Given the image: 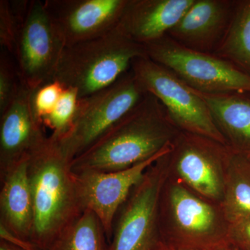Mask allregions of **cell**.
<instances>
[{
    "label": "cell",
    "mask_w": 250,
    "mask_h": 250,
    "mask_svg": "<svg viewBox=\"0 0 250 250\" xmlns=\"http://www.w3.org/2000/svg\"><path fill=\"white\" fill-rule=\"evenodd\" d=\"M0 250H22L17 247L10 244L7 242L0 240Z\"/></svg>",
    "instance_id": "obj_28"
},
{
    "label": "cell",
    "mask_w": 250,
    "mask_h": 250,
    "mask_svg": "<svg viewBox=\"0 0 250 250\" xmlns=\"http://www.w3.org/2000/svg\"><path fill=\"white\" fill-rule=\"evenodd\" d=\"M221 207L186 187L169 172L159 204V229L172 250H200L229 243Z\"/></svg>",
    "instance_id": "obj_3"
},
{
    "label": "cell",
    "mask_w": 250,
    "mask_h": 250,
    "mask_svg": "<svg viewBox=\"0 0 250 250\" xmlns=\"http://www.w3.org/2000/svg\"><path fill=\"white\" fill-rule=\"evenodd\" d=\"M130 69L145 91L160 102L169 120L179 131L228 146L201 94L173 72L148 57L134 59Z\"/></svg>",
    "instance_id": "obj_5"
},
{
    "label": "cell",
    "mask_w": 250,
    "mask_h": 250,
    "mask_svg": "<svg viewBox=\"0 0 250 250\" xmlns=\"http://www.w3.org/2000/svg\"><path fill=\"white\" fill-rule=\"evenodd\" d=\"M29 3V1H0V44L10 55L14 56Z\"/></svg>",
    "instance_id": "obj_21"
},
{
    "label": "cell",
    "mask_w": 250,
    "mask_h": 250,
    "mask_svg": "<svg viewBox=\"0 0 250 250\" xmlns=\"http://www.w3.org/2000/svg\"><path fill=\"white\" fill-rule=\"evenodd\" d=\"M106 240L98 217L85 210L57 236L47 250H106Z\"/></svg>",
    "instance_id": "obj_20"
},
{
    "label": "cell",
    "mask_w": 250,
    "mask_h": 250,
    "mask_svg": "<svg viewBox=\"0 0 250 250\" xmlns=\"http://www.w3.org/2000/svg\"><path fill=\"white\" fill-rule=\"evenodd\" d=\"M179 132L160 102L147 93L124 118L72 161V170H126L170 147Z\"/></svg>",
    "instance_id": "obj_1"
},
{
    "label": "cell",
    "mask_w": 250,
    "mask_h": 250,
    "mask_svg": "<svg viewBox=\"0 0 250 250\" xmlns=\"http://www.w3.org/2000/svg\"><path fill=\"white\" fill-rule=\"evenodd\" d=\"M32 93L21 82L11 104L0 114V175L47 139L44 125L33 109Z\"/></svg>",
    "instance_id": "obj_13"
},
{
    "label": "cell",
    "mask_w": 250,
    "mask_h": 250,
    "mask_svg": "<svg viewBox=\"0 0 250 250\" xmlns=\"http://www.w3.org/2000/svg\"><path fill=\"white\" fill-rule=\"evenodd\" d=\"M65 87L62 83L52 81L33 90V109L42 123V119L55 107Z\"/></svg>",
    "instance_id": "obj_24"
},
{
    "label": "cell",
    "mask_w": 250,
    "mask_h": 250,
    "mask_svg": "<svg viewBox=\"0 0 250 250\" xmlns=\"http://www.w3.org/2000/svg\"><path fill=\"white\" fill-rule=\"evenodd\" d=\"M128 0H45L44 4L64 46L115 30Z\"/></svg>",
    "instance_id": "obj_12"
},
{
    "label": "cell",
    "mask_w": 250,
    "mask_h": 250,
    "mask_svg": "<svg viewBox=\"0 0 250 250\" xmlns=\"http://www.w3.org/2000/svg\"><path fill=\"white\" fill-rule=\"evenodd\" d=\"M159 250H172V249H170V248H167V247H166V246H164L161 247L160 249Z\"/></svg>",
    "instance_id": "obj_29"
},
{
    "label": "cell",
    "mask_w": 250,
    "mask_h": 250,
    "mask_svg": "<svg viewBox=\"0 0 250 250\" xmlns=\"http://www.w3.org/2000/svg\"><path fill=\"white\" fill-rule=\"evenodd\" d=\"M236 250L230 243H225L220 246L213 247V248H206V249L200 250Z\"/></svg>",
    "instance_id": "obj_27"
},
{
    "label": "cell",
    "mask_w": 250,
    "mask_h": 250,
    "mask_svg": "<svg viewBox=\"0 0 250 250\" xmlns=\"http://www.w3.org/2000/svg\"><path fill=\"white\" fill-rule=\"evenodd\" d=\"M139 57H147L145 46L116 28L101 37L64 47L52 81L85 98L115 83Z\"/></svg>",
    "instance_id": "obj_4"
},
{
    "label": "cell",
    "mask_w": 250,
    "mask_h": 250,
    "mask_svg": "<svg viewBox=\"0 0 250 250\" xmlns=\"http://www.w3.org/2000/svg\"><path fill=\"white\" fill-rule=\"evenodd\" d=\"M229 224L250 218V157L232 151L225 172L220 203Z\"/></svg>",
    "instance_id": "obj_18"
},
{
    "label": "cell",
    "mask_w": 250,
    "mask_h": 250,
    "mask_svg": "<svg viewBox=\"0 0 250 250\" xmlns=\"http://www.w3.org/2000/svg\"><path fill=\"white\" fill-rule=\"evenodd\" d=\"M236 0H195L167 35L179 45L213 54L223 40Z\"/></svg>",
    "instance_id": "obj_14"
},
{
    "label": "cell",
    "mask_w": 250,
    "mask_h": 250,
    "mask_svg": "<svg viewBox=\"0 0 250 250\" xmlns=\"http://www.w3.org/2000/svg\"><path fill=\"white\" fill-rule=\"evenodd\" d=\"M172 146L152 159L126 170L73 172L81 208L83 211L90 210L98 217L108 243L111 241L113 221L117 213L133 188L139 183L153 164L170 152Z\"/></svg>",
    "instance_id": "obj_11"
},
{
    "label": "cell",
    "mask_w": 250,
    "mask_h": 250,
    "mask_svg": "<svg viewBox=\"0 0 250 250\" xmlns=\"http://www.w3.org/2000/svg\"><path fill=\"white\" fill-rule=\"evenodd\" d=\"M0 240L7 242L22 250H41L34 243L13 234L2 225H0Z\"/></svg>",
    "instance_id": "obj_26"
},
{
    "label": "cell",
    "mask_w": 250,
    "mask_h": 250,
    "mask_svg": "<svg viewBox=\"0 0 250 250\" xmlns=\"http://www.w3.org/2000/svg\"><path fill=\"white\" fill-rule=\"evenodd\" d=\"M201 95L229 147L250 157V93Z\"/></svg>",
    "instance_id": "obj_17"
},
{
    "label": "cell",
    "mask_w": 250,
    "mask_h": 250,
    "mask_svg": "<svg viewBox=\"0 0 250 250\" xmlns=\"http://www.w3.org/2000/svg\"><path fill=\"white\" fill-rule=\"evenodd\" d=\"M213 54L250 76V0H236L228 31Z\"/></svg>",
    "instance_id": "obj_19"
},
{
    "label": "cell",
    "mask_w": 250,
    "mask_h": 250,
    "mask_svg": "<svg viewBox=\"0 0 250 250\" xmlns=\"http://www.w3.org/2000/svg\"><path fill=\"white\" fill-rule=\"evenodd\" d=\"M232 151L213 140L180 131L167 154L170 173L197 195L220 205Z\"/></svg>",
    "instance_id": "obj_9"
},
{
    "label": "cell",
    "mask_w": 250,
    "mask_h": 250,
    "mask_svg": "<svg viewBox=\"0 0 250 250\" xmlns=\"http://www.w3.org/2000/svg\"><path fill=\"white\" fill-rule=\"evenodd\" d=\"M29 157L0 175V225L16 236L31 241L34 207L28 177Z\"/></svg>",
    "instance_id": "obj_16"
},
{
    "label": "cell",
    "mask_w": 250,
    "mask_h": 250,
    "mask_svg": "<svg viewBox=\"0 0 250 250\" xmlns=\"http://www.w3.org/2000/svg\"><path fill=\"white\" fill-rule=\"evenodd\" d=\"M148 58L173 72L204 95L250 93V76L213 54L179 45L168 36L145 45Z\"/></svg>",
    "instance_id": "obj_8"
},
{
    "label": "cell",
    "mask_w": 250,
    "mask_h": 250,
    "mask_svg": "<svg viewBox=\"0 0 250 250\" xmlns=\"http://www.w3.org/2000/svg\"><path fill=\"white\" fill-rule=\"evenodd\" d=\"M71 163L51 136L29 156L28 177L34 207L30 241L41 250H48L83 212Z\"/></svg>",
    "instance_id": "obj_2"
},
{
    "label": "cell",
    "mask_w": 250,
    "mask_h": 250,
    "mask_svg": "<svg viewBox=\"0 0 250 250\" xmlns=\"http://www.w3.org/2000/svg\"><path fill=\"white\" fill-rule=\"evenodd\" d=\"M195 0H128L117 29L145 45L167 35Z\"/></svg>",
    "instance_id": "obj_15"
},
{
    "label": "cell",
    "mask_w": 250,
    "mask_h": 250,
    "mask_svg": "<svg viewBox=\"0 0 250 250\" xmlns=\"http://www.w3.org/2000/svg\"><path fill=\"white\" fill-rule=\"evenodd\" d=\"M168 153L147 169L118 210L106 250H159L164 246L159 229V204L170 172Z\"/></svg>",
    "instance_id": "obj_6"
},
{
    "label": "cell",
    "mask_w": 250,
    "mask_h": 250,
    "mask_svg": "<svg viewBox=\"0 0 250 250\" xmlns=\"http://www.w3.org/2000/svg\"><path fill=\"white\" fill-rule=\"evenodd\" d=\"M64 47L43 1H29L13 56L21 83L34 90L52 82Z\"/></svg>",
    "instance_id": "obj_10"
},
{
    "label": "cell",
    "mask_w": 250,
    "mask_h": 250,
    "mask_svg": "<svg viewBox=\"0 0 250 250\" xmlns=\"http://www.w3.org/2000/svg\"><path fill=\"white\" fill-rule=\"evenodd\" d=\"M146 94L129 69L113 84L80 98L71 127L55 139L72 161L129 113Z\"/></svg>",
    "instance_id": "obj_7"
},
{
    "label": "cell",
    "mask_w": 250,
    "mask_h": 250,
    "mask_svg": "<svg viewBox=\"0 0 250 250\" xmlns=\"http://www.w3.org/2000/svg\"><path fill=\"white\" fill-rule=\"evenodd\" d=\"M228 238L236 250H250V218L229 224Z\"/></svg>",
    "instance_id": "obj_25"
},
{
    "label": "cell",
    "mask_w": 250,
    "mask_h": 250,
    "mask_svg": "<svg viewBox=\"0 0 250 250\" xmlns=\"http://www.w3.org/2000/svg\"><path fill=\"white\" fill-rule=\"evenodd\" d=\"M80 100L78 92L72 88H65L55 107L42 119L44 126L52 129L51 136L59 139L71 127Z\"/></svg>",
    "instance_id": "obj_22"
},
{
    "label": "cell",
    "mask_w": 250,
    "mask_h": 250,
    "mask_svg": "<svg viewBox=\"0 0 250 250\" xmlns=\"http://www.w3.org/2000/svg\"><path fill=\"white\" fill-rule=\"evenodd\" d=\"M0 57V114L11 104L17 93L21 80L16 64L4 50Z\"/></svg>",
    "instance_id": "obj_23"
}]
</instances>
